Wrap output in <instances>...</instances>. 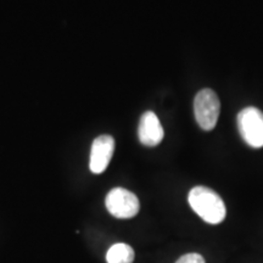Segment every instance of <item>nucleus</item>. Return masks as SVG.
Segmentation results:
<instances>
[{
  "label": "nucleus",
  "instance_id": "obj_1",
  "mask_svg": "<svg viewBox=\"0 0 263 263\" xmlns=\"http://www.w3.org/2000/svg\"><path fill=\"white\" fill-rule=\"evenodd\" d=\"M188 201L194 212L210 224H219L224 221L227 216L224 201L212 189L206 186H195L190 190Z\"/></svg>",
  "mask_w": 263,
  "mask_h": 263
},
{
  "label": "nucleus",
  "instance_id": "obj_2",
  "mask_svg": "<svg viewBox=\"0 0 263 263\" xmlns=\"http://www.w3.org/2000/svg\"><path fill=\"white\" fill-rule=\"evenodd\" d=\"M221 112V101L212 89H202L194 99V115L200 128L212 130L216 127Z\"/></svg>",
  "mask_w": 263,
  "mask_h": 263
},
{
  "label": "nucleus",
  "instance_id": "obj_3",
  "mask_svg": "<svg viewBox=\"0 0 263 263\" xmlns=\"http://www.w3.org/2000/svg\"><path fill=\"white\" fill-rule=\"evenodd\" d=\"M238 128L245 143L255 149L263 146V112L257 107H245L238 115Z\"/></svg>",
  "mask_w": 263,
  "mask_h": 263
},
{
  "label": "nucleus",
  "instance_id": "obj_4",
  "mask_svg": "<svg viewBox=\"0 0 263 263\" xmlns=\"http://www.w3.org/2000/svg\"><path fill=\"white\" fill-rule=\"evenodd\" d=\"M105 205L111 215L120 219L133 218L138 215L140 209L139 200L136 194L123 188L111 190L105 199Z\"/></svg>",
  "mask_w": 263,
  "mask_h": 263
},
{
  "label": "nucleus",
  "instance_id": "obj_5",
  "mask_svg": "<svg viewBox=\"0 0 263 263\" xmlns=\"http://www.w3.org/2000/svg\"><path fill=\"white\" fill-rule=\"evenodd\" d=\"M115 151V139L108 134L94 139L90 151L89 168L94 174L103 173L108 167Z\"/></svg>",
  "mask_w": 263,
  "mask_h": 263
},
{
  "label": "nucleus",
  "instance_id": "obj_6",
  "mask_svg": "<svg viewBox=\"0 0 263 263\" xmlns=\"http://www.w3.org/2000/svg\"><path fill=\"white\" fill-rule=\"evenodd\" d=\"M163 136V128L156 114L153 111L144 112L138 127V137L140 143L145 146H156L162 141Z\"/></svg>",
  "mask_w": 263,
  "mask_h": 263
},
{
  "label": "nucleus",
  "instance_id": "obj_7",
  "mask_svg": "<svg viewBox=\"0 0 263 263\" xmlns=\"http://www.w3.org/2000/svg\"><path fill=\"white\" fill-rule=\"evenodd\" d=\"M106 261L107 263H133L134 250L129 245L118 242L108 249Z\"/></svg>",
  "mask_w": 263,
  "mask_h": 263
},
{
  "label": "nucleus",
  "instance_id": "obj_8",
  "mask_svg": "<svg viewBox=\"0 0 263 263\" xmlns=\"http://www.w3.org/2000/svg\"><path fill=\"white\" fill-rule=\"evenodd\" d=\"M176 263H206V262H205V258H203L201 255L193 252V254H186L182 256V257H180Z\"/></svg>",
  "mask_w": 263,
  "mask_h": 263
}]
</instances>
